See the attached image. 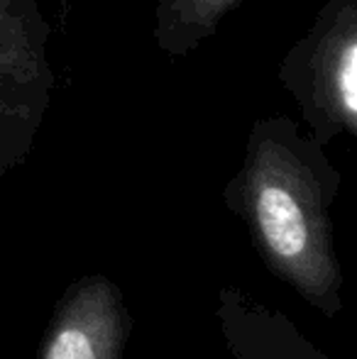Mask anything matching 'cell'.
<instances>
[{
	"label": "cell",
	"mask_w": 357,
	"mask_h": 359,
	"mask_svg": "<svg viewBox=\"0 0 357 359\" xmlns=\"http://www.w3.org/2000/svg\"><path fill=\"white\" fill-rule=\"evenodd\" d=\"M333 88L340 108L348 118L357 113V47L348 42L338 54V67L333 72Z\"/></svg>",
	"instance_id": "7a4b0ae2"
},
{
	"label": "cell",
	"mask_w": 357,
	"mask_h": 359,
	"mask_svg": "<svg viewBox=\"0 0 357 359\" xmlns=\"http://www.w3.org/2000/svg\"><path fill=\"white\" fill-rule=\"evenodd\" d=\"M47 359H95L93 342L81 327H62L49 347Z\"/></svg>",
	"instance_id": "3957f363"
},
{
	"label": "cell",
	"mask_w": 357,
	"mask_h": 359,
	"mask_svg": "<svg viewBox=\"0 0 357 359\" xmlns=\"http://www.w3.org/2000/svg\"><path fill=\"white\" fill-rule=\"evenodd\" d=\"M257 217L262 225L264 240L279 257L301 255L306 247V222L301 205L281 186H264L257 196Z\"/></svg>",
	"instance_id": "6da1fadb"
}]
</instances>
